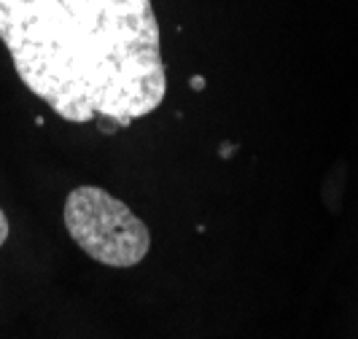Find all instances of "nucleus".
<instances>
[{"label": "nucleus", "mask_w": 358, "mask_h": 339, "mask_svg": "<svg viewBox=\"0 0 358 339\" xmlns=\"http://www.w3.org/2000/svg\"><path fill=\"white\" fill-rule=\"evenodd\" d=\"M0 41L22 84L71 124L110 135L164 103L151 0H0Z\"/></svg>", "instance_id": "f257e3e1"}, {"label": "nucleus", "mask_w": 358, "mask_h": 339, "mask_svg": "<svg viewBox=\"0 0 358 339\" xmlns=\"http://www.w3.org/2000/svg\"><path fill=\"white\" fill-rule=\"evenodd\" d=\"M62 218L73 243L106 267L129 269L151 250V232L143 218L100 186L73 189L65 199Z\"/></svg>", "instance_id": "f03ea898"}, {"label": "nucleus", "mask_w": 358, "mask_h": 339, "mask_svg": "<svg viewBox=\"0 0 358 339\" xmlns=\"http://www.w3.org/2000/svg\"><path fill=\"white\" fill-rule=\"evenodd\" d=\"M8 234H11V224H8V215L3 213V208H0V248L6 245Z\"/></svg>", "instance_id": "7ed1b4c3"}, {"label": "nucleus", "mask_w": 358, "mask_h": 339, "mask_svg": "<svg viewBox=\"0 0 358 339\" xmlns=\"http://www.w3.org/2000/svg\"><path fill=\"white\" fill-rule=\"evenodd\" d=\"M192 89L194 92L205 89V78H202V75H194V78H192Z\"/></svg>", "instance_id": "20e7f679"}, {"label": "nucleus", "mask_w": 358, "mask_h": 339, "mask_svg": "<svg viewBox=\"0 0 358 339\" xmlns=\"http://www.w3.org/2000/svg\"><path fill=\"white\" fill-rule=\"evenodd\" d=\"M234 151H237V145H221V157H224V159H229V157H232Z\"/></svg>", "instance_id": "39448f33"}]
</instances>
